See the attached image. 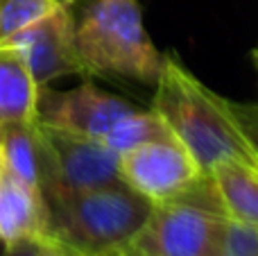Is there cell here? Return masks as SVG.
<instances>
[{
    "label": "cell",
    "instance_id": "e0dca14e",
    "mask_svg": "<svg viewBox=\"0 0 258 256\" xmlns=\"http://www.w3.org/2000/svg\"><path fill=\"white\" fill-rule=\"evenodd\" d=\"M231 107H233L236 118L240 120L242 130L247 132V136H249L251 143H254L258 150V111H256V107L254 104H236V102H231Z\"/></svg>",
    "mask_w": 258,
    "mask_h": 256
},
{
    "label": "cell",
    "instance_id": "6da1fadb",
    "mask_svg": "<svg viewBox=\"0 0 258 256\" xmlns=\"http://www.w3.org/2000/svg\"><path fill=\"white\" fill-rule=\"evenodd\" d=\"M154 86L152 109L163 118L170 134L195 157L202 170L209 172L222 161L258 166V150L233 113L231 100L202 84L177 54L163 57Z\"/></svg>",
    "mask_w": 258,
    "mask_h": 256
},
{
    "label": "cell",
    "instance_id": "277c9868",
    "mask_svg": "<svg viewBox=\"0 0 258 256\" xmlns=\"http://www.w3.org/2000/svg\"><path fill=\"white\" fill-rule=\"evenodd\" d=\"M120 181L152 204L179 202L206 175L174 136L150 141L120 154Z\"/></svg>",
    "mask_w": 258,
    "mask_h": 256
},
{
    "label": "cell",
    "instance_id": "8fae6325",
    "mask_svg": "<svg viewBox=\"0 0 258 256\" xmlns=\"http://www.w3.org/2000/svg\"><path fill=\"white\" fill-rule=\"evenodd\" d=\"M39 91L21 48L12 39H0V125L34 120Z\"/></svg>",
    "mask_w": 258,
    "mask_h": 256
},
{
    "label": "cell",
    "instance_id": "7c38bea8",
    "mask_svg": "<svg viewBox=\"0 0 258 256\" xmlns=\"http://www.w3.org/2000/svg\"><path fill=\"white\" fill-rule=\"evenodd\" d=\"M224 216L242 225L258 227V166L222 161L209 170Z\"/></svg>",
    "mask_w": 258,
    "mask_h": 256
},
{
    "label": "cell",
    "instance_id": "9a60e30c",
    "mask_svg": "<svg viewBox=\"0 0 258 256\" xmlns=\"http://www.w3.org/2000/svg\"><path fill=\"white\" fill-rule=\"evenodd\" d=\"M215 256H258V227L227 218Z\"/></svg>",
    "mask_w": 258,
    "mask_h": 256
},
{
    "label": "cell",
    "instance_id": "8992f818",
    "mask_svg": "<svg viewBox=\"0 0 258 256\" xmlns=\"http://www.w3.org/2000/svg\"><path fill=\"white\" fill-rule=\"evenodd\" d=\"M41 130L48 148V172L41 188L45 200L120 181V154L113 152L104 141L45 125H41Z\"/></svg>",
    "mask_w": 258,
    "mask_h": 256
},
{
    "label": "cell",
    "instance_id": "7a4b0ae2",
    "mask_svg": "<svg viewBox=\"0 0 258 256\" xmlns=\"http://www.w3.org/2000/svg\"><path fill=\"white\" fill-rule=\"evenodd\" d=\"M48 240L80 256L125 249L145 227L154 204L118 181L48 198Z\"/></svg>",
    "mask_w": 258,
    "mask_h": 256
},
{
    "label": "cell",
    "instance_id": "3957f363",
    "mask_svg": "<svg viewBox=\"0 0 258 256\" xmlns=\"http://www.w3.org/2000/svg\"><path fill=\"white\" fill-rule=\"evenodd\" d=\"M77 54L91 75L156 84L163 57L152 43L138 0H91L75 18Z\"/></svg>",
    "mask_w": 258,
    "mask_h": 256
},
{
    "label": "cell",
    "instance_id": "d6986e66",
    "mask_svg": "<svg viewBox=\"0 0 258 256\" xmlns=\"http://www.w3.org/2000/svg\"><path fill=\"white\" fill-rule=\"evenodd\" d=\"M54 5H59V7H73V5L77 3V0H52Z\"/></svg>",
    "mask_w": 258,
    "mask_h": 256
},
{
    "label": "cell",
    "instance_id": "7402d4cb",
    "mask_svg": "<svg viewBox=\"0 0 258 256\" xmlns=\"http://www.w3.org/2000/svg\"><path fill=\"white\" fill-rule=\"evenodd\" d=\"M254 107H256V111H258V104H254Z\"/></svg>",
    "mask_w": 258,
    "mask_h": 256
},
{
    "label": "cell",
    "instance_id": "ffe728a7",
    "mask_svg": "<svg viewBox=\"0 0 258 256\" xmlns=\"http://www.w3.org/2000/svg\"><path fill=\"white\" fill-rule=\"evenodd\" d=\"M251 57H254V63H256V68H258V45L254 48V52H251Z\"/></svg>",
    "mask_w": 258,
    "mask_h": 256
},
{
    "label": "cell",
    "instance_id": "5bb4252c",
    "mask_svg": "<svg viewBox=\"0 0 258 256\" xmlns=\"http://www.w3.org/2000/svg\"><path fill=\"white\" fill-rule=\"evenodd\" d=\"M54 9L59 5L52 0H0V39H12Z\"/></svg>",
    "mask_w": 258,
    "mask_h": 256
},
{
    "label": "cell",
    "instance_id": "5b68a950",
    "mask_svg": "<svg viewBox=\"0 0 258 256\" xmlns=\"http://www.w3.org/2000/svg\"><path fill=\"white\" fill-rule=\"evenodd\" d=\"M224 220L192 204H154L145 227L125 249L132 256H215Z\"/></svg>",
    "mask_w": 258,
    "mask_h": 256
},
{
    "label": "cell",
    "instance_id": "603a6c76",
    "mask_svg": "<svg viewBox=\"0 0 258 256\" xmlns=\"http://www.w3.org/2000/svg\"><path fill=\"white\" fill-rule=\"evenodd\" d=\"M125 252H127V249H125ZM127 254H129V252H127ZM129 256H132V254H129Z\"/></svg>",
    "mask_w": 258,
    "mask_h": 256
},
{
    "label": "cell",
    "instance_id": "ac0fdd59",
    "mask_svg": "<svg viewBox=\"0 0 258 256\" xmlns=\"http://www.w3.org/2000/svg\"><path fill=\"white\" fill-rule=\"evenodd\" d=\"M48 256H80V254H75V252H71V249H66V247H61V245L50 243L48 240Z\"/></svg>",
    "mask_w": 258,
    "mask_h": 256
},
{
    "label": "cell",
    "instance_id": "52a82bcc",
    "mask_svg": "<svg viewBox=\"0 0 258 256\" xmlns=\"http://www.w3.org/2000/svg\"><path fill=\"white\" fill-rule=\"evenodd\" d=\"M136 109L127 100L107 93L91 82L71 91H50L43 86L36 102V120L52 130L102 141L118 120Z\"/></svg>",
    "mask_w": 258,
    "mask_h": 256
},
{
    "label": "cell",
    "instance_id": "ba28073f",
    "mask_svg": "<svg viewBox=\"0 0 258 256\" xmlns=\"http://www.w3.org/2000/svg\"><path fill=\"white\" fill-rule=\"evenodd\" d=\"M21 48L34 82L43 89L68 75H86L77 54L75 16L71 7H59L39 23L12 36Z\"/></svg>",
    "mask_w": 258,
    "mask_h": 256
},
{
    "label": "cell",
    "instance_id": "9c48e42d",
    "mask_svg": "<svg viewBox=\"0 0 258 256\" xmlns=\"http://www.w3.org/2000/svg\"><path fill=\"white\" fill-rule=\"evenodd\" d=\"M48 240V202L39 188L0 170V243Z\"/></svg>",
    "mask_w": 258,
    "mask_h": 256
},
{
    "label": "cell",
    "instance_id": "2e32d148",
    "mask_svg": "<svg viewBox=\"0 0 258 256\" xmlns=\"http://www.w3.org/2000/svg\"><path fill=\"white\" fill-rule=\"evenodd\" d=\"M0 256H48V240H18L12 245L0 243Z\"/></svg>",
    "mask_w": 258,
    "mask_h": 256
},
{
    "label": "cell",
    "instance_id": "30bf717a",
    "mask_svg": "<svg viewBox=\"0 0 258 256\" xmlns=\"http://www.w3.org/2000/svg\"><path fill=\"white\" fill-rule=\"evenodd\" d=\"M0 170L32 188H43L48 172V148L36 118L0 125Z\"/></svg>",
    "mask_w": 258,
    "mask_h": 256
},
{
    "label": "cell",
    "instance_id": "44dd1931",
    "mask_svg": "<svg viewBox=\"0 0 258 256\" xmlns=\"http://www.w3.org/2000/svg\"><path fill=\"white\" fill-rule=\"evenodd\" d=\"M109 256H129L125 249H118V252H113V254H109Z\"/></svg>",
    "mask_w": 258,
    "mask_h": 256
},
{
    "label": "cell",
    "instance_id": "4fadbf2b",
    "mask_svg": "<svg viewBox=\"0 0 258 256\" xmlns=\"http://www.w3.org/2000/svg\"><path fill=\"white\" fill-rule=\"evenodd\" d=\"M165 136H172V134H170L168 125L163 122V118L154 109H150V111L136 109V111L127 113L122 120H118L102 141L113 152L122 154L132 148H138V145L150 143V141L165 139Z\"/></svg>",
    "mask_w": 258,
    "mask_h": 256
}]
</instances>
